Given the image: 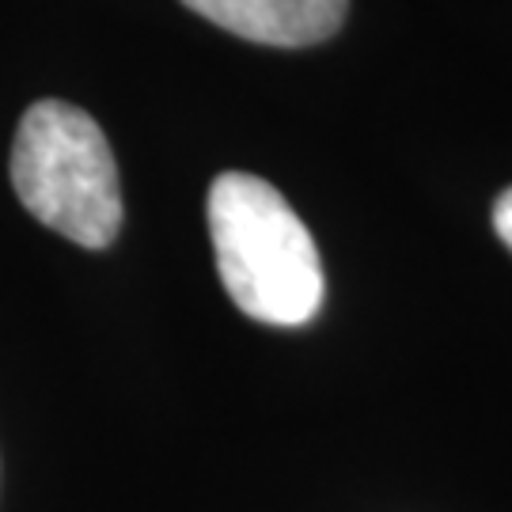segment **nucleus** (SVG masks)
I'll return each mask as SVG.
<instances>
[{"instance_id":"obj_1","label":"nucleus","mask_w":512,"mask_h":512,"mask_svg":"<svg viewBox=\"0 0 512 512\" xmlns=\"http://www.w3.org/2000/svg\"><path fill=\"white\" fill-rule=\"evenodd\" d=\"M209 236L224 289L243 315L266 327H304L323 308V262L315 239L281 190L224 171L209 186Z\"/></svg>"},{"instance_id":"obj_2","label":"nucleus","mask_w":512,"mask_h":512,"mask_svg":"<svg viewBox=\"0 0 512 512\" xmlns=\"http://www.w3.org/2000/svg\"><path fill=\"white\" fill-rule=\"evenodd\" d=\"M12 186L46 228L103 251L122 228L118 164L92 114L42 99L23 110L12 141Z\"/></svg>"},{"instance_id":"obj_3","label":"nucleus","mask_w":512,"mask_h":512,"mask_svg":"<svg viewBox=\"0 0 512 512\" xmlns=\"http://www.w3.org/2000/svg\"><path fill=\"white\" fill-rule=\"evenodd\" d=\"M220 31L262 46H315L346 19L349 0H183Z\"/></svg>"},{"instance_id":"obj_4","label":"nucleus","mask_w":512,"mask_h":512,"mask_svg":"<svg viewBox=\"0 0 512 512\" xmlns=\"http://www.w3.org/2000/svg\"><path fill=\"white\" fill-rule=\"evenodd\" d=\"M494 228H497V236L505 239V247L512 251V190H505V194L497 198V205H494Z\"/></svg>"}]
</instances>
